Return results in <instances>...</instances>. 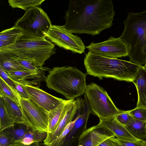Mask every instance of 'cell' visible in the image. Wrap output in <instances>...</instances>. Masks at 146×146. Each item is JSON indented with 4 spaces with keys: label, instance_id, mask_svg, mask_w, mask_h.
<instances>
[{
    "label": "cell",
    "instance_id": "cell-1",
    "mask_svg": "<svg viewBox=\"0 0 146 146\" xmlns=\"http://www.w3.org/2000/svg\"><path fill=\"white\" fill-rule=\"evenodd\" d=\"M65 27L72 33L94 36L110 28L115 15L112 0H71Z\"/></svg>",
    "mask_w": 146,
    "mask_h": 146
},
{
    "label": "cell",
    "instance_id": "cell-2",
    "mask_svg": "<svg viewBox=\"0 0 146 146\" xmlns=\"http://www.w3.org/2000/svg\"><path fill=\"white\" fill-rule=\"evenodd\" d=\"M84 64L87 74L102 79L112 78L132 82L141 66L130 61L98 55L90 51L85 54Z\"/></svg>",
    "mask_w": 146,
    "mask_h": 146
},
{
    "label": "cell",
    "instance_id": "cell-3",
    "mask_svg": "<svg viewBox=\"0 0 146 146\" xmlns=\"http://www.w3.org/2000/svg\"><path fill=\"white\" fill-rule=\"evenodd\" d=\"M124 29L119 37L125 44L130 62L140 66L146 62V10L129 12L123 21Z\"/></svg>",
    "mask_w": 146,
    "mask_h": 146
},
{
    "label": "cell",
    "instance_id": "cell-4",
    "mask_svg": "<svg viewBox=\"0 0 146 146\" xmlns=\"http://www.w3.org/2000/svg\"><path fill=\"white\" fill-rule=\"evenodd\" d=\"M86 74L71 66L56 67L49 71L46 86L63 95L68 100H75L84 94Z\"/></svg>",
    "mask_w": 146,
    "mask_h": 146
},
{
    "label": "cell",
    "instance_id": "cell-5",
    "mask_svg": "<svg viewBox=\"0 0 146 146\" xmlns=\"http://www.w3.org/2000/svg\"><path fill=\"white\" fill-rule=\"evenodd\" d=\"M56 50L55 44L45 37L24 33L15 43L0 48V53L11 54L43 66L46 61L55 53Z\"/></svg>",
    "mask_w": 146,
    "mask_h": 146
},
{
    "label": "cell",
    "instance_id": "cell-6",
    "mask_svg": "<svg viewBox=\"0 0 146 146\" xmlns=\"http://www.w3.org/2000/svg\"><path fill=\"white\" fill-rule=\"evenodd\" d=\"M84 94L92 113L100 120L115 117L121 111L116 107L106 91L96 84L87 85Z\"/></svg>",
    "mask_w": 146,
    "mask_h": 146
},
{
    "label": "cell",
    "instance_id": "cell-7",
    "mask_svg": "<svg viewBox=\"0 0 146 146\" xmlns=\"http://www.w3.org/2000/svg\"><path fill=\"white\" fill-rule=\"evenodd\" d=\"M52 25L46 13L41 8L35 7L26 11L24 15L17 20L14 26L21 29L24 34L45 37V34Z\"/></svg>",
    "mask_w": 146,
    "mask_h": 146
},
{
    "label": "cell",
    "instance_id": "cell-8",
    "mask_svg": "<svg viewBox=\"0 0 146 146\" xmlns=\"http://www.w3.org/2000/svg\"><path fill=\"white\" fill-rule=\"evenodd\" d=\"M45 37L54 44L74 53L84 52L86 47L81 38L73 35L64 25H52Z\"/></svg>",
    "mask_w": 146,
    "mask_h": 146
},
{
    "label": "cell",
    "instance_id": "cell-9",
    "mask_svg": "<svg viewBox=\"0 0 146 146\" xmlns=\"http://www.w3.org/2000/svg\"><path fill=\"white\" fill-rule=\"evenodd\" d=\"M20 107L27 126L34 130L47 132L48 112L31 99L19 97Z\"/></svg>",
    "mask_w": 146,
    "mask_h": 146
},
{
    "label": "cell",
    "instance_id": "cell-10",
    "mask_svg": "<svg viewBox=\"0 0 146 146\" xmlns=\"http://www.w3.org/2000/svg\"><path fill=\"white\" fill-rule=\"evenodd\" d=\"M86 48L93 53L108 58H117L128 55L125 44L119 37L111 36L102 42H92Z\"/></svg>",
    "mask_w": 146,
    "mask_h": 146
},
{
    "label": "cell",
    "instance_id": "cell-11",
    "mask_svg": "<svg viewBox=\"0 0 146 146\" xmlns=\"http://www.w3.org/2000/svg\"><path fill=\"white\" fill-rule=\"evenodd\" d=\"M115 137L114 133L99 122L84 130L78 138V145L98 146L107 139Z\"/></svg>",
    "mask_w": 146,
    "mask_h": 146
},
{
    "label": "cell",
    "instance_id": "cell-12",
    "mask_svg": "<svg viewBox=\"0 0 146 146\" xmlns=\"http://www.w3.org/2000/svg\"><path fill=\"white\" fill-rule=\"evenodd\" d=\"M23 86L30 99L48 112L56 108L65 100L53 96L39 88Z\"/></svg>",
    "mask_w": 146,
    "mask_h": 146
},
{
    "label": "cell",
    "instance_id": "cell-13",
    "mask_svg": "<svg viewBox=\"0 0 146 146\" xmlns=\"http://www.w3.org/2000/svg\"><path fill=\"white\" fill-rule=\"evenodd\" d=\"M83 100L79 97L72 100L65 114L58 126L51 133H47L46 138L43 141L44 145L48 146L57 138L62 132L66 126L72 121L78 110L83 104Z\"/></svg>",
    "mask_w": 146,
    "mask_h": 146
},
{
    "label": "cell",
    "instance_id": "cell-14",
    "mask_svg": "<svg viewBox=\"0 0 146 146\" xmlns=\"http://www.w3.org/2000/svg\"><path fill=\"white\" fill-rule=\"evenodd\" d=\"M7 73L10 78L15 82L23 85L38 88L40 86V82L45 81L47 78L45 74L30 70H17Z\"/></svg>",
    "mask_w": 146,
    "mask_h": 146
},
{
    "label": "cell",
    "instance_id": "cell-15",
    "mask_svg": "<svg viewBox=\"0 0 146 146\" xmlns=\"http://www.w3.org/2000/svg\"><path fill=\"white\" fill-rule=\"evenodd\" d=\"M99 122L114 133L116 138L134 141L141 140L133 136L115 117L100 120Z\"/></svg>",
    "mask_w": 146,
    "mask_h": 146
},
{
    "label": "cell",
    "instance_id": "cell-16",
    "mask_svg": "<svg viewBox=\"0 0 146 146\" xmlns=\"http://www.w3.org/2000/svg\"><path fill=\"white\" fill-rule=\"evenodd\" d=\"M72 100H65L56 108L48 111L47 133H52L56 129L65 114Z\"/></svg>",
    "mask_w": 146,
    "mask_h": 146
},
{
    "label": "cell",
    "instance_id": "cell-17",
    "mask_svg": "<svg viewBox=\"0 0 146 146\" xmlns=\"http://www.w3.org/2000/svg\"><path fill=\"white\" fill-rule=\"evenodd\" d=\"M135 85L138 94L136 107L146 108V68L141 66L132 82Z\"/></svg>",
    "mask_w": 146,
    "mask_h": 146
},
{
    "label": "cell",
    "instance_id": "cell-18",
    "mask_svg": "<svg viewBox=\"0 0 146 146\" xmlns=\"http://www.w3.org/2000/svg\"><path fill=\"white\" fill-rule=\"evenodd\" d=\"M1 97L6 109L15 122L19 124H24L27 126L20 106L7 97Z\"/></svg>",
    "mask_w": 146,
    "mask_h": 146
},
{
    "label": "cell",
    "instance_id": "cell-19",
    "mask_svg": "<svg viewBox=\"0 0 146 146\" xmlns=\"http://www.w3.org/2000/svg\"><path fill=\"white\" fill-rule=\"evenodd\" d=\"M23 35L22 31L15 26L3 30L0 33V48L15 43L18 39Z\"/></svg>",
    "mask_w": 146,
    "mask_h": 146
},
{
    "label": "cell",
    "instance_id": "cell-20",
    "mask_svg": "<svg viewBox=\"0 0 146 146\" xmlns=\"http://www.w3.org/2000/svg\"><path fill=\"white\" fill-rule=\"evenodd\" d=\"M83 110L81 114L79 113L77 115V118L76 121L72 129L68 134L69 138L72 137L77 131L81 127L84 126V130L86 128V124L90 114L92 111L86 97L84 94L83 99Z\"/></svg>",
    "mask_w": 146,
    "mask_h": 146
},
{
    "label": "cell",
    "instance_id": "cell-21",
    "mask_svg": "<svg viewBox=\"0 0 146 146\" xmlns=\"http://www.w3.org/2000/svg\"><path fill=\"white\" fill-rule=\"evenodd\" d=\"M0 67L7 72L17 70H29L23 66L10 53H0Z\"/></svg>",
    "mask_w": 146,
    "mask_h": 146
},
{
    "label": "cell",
    "instance_id": "cell-22",
    "mask_svg": "<svg viewBox=\"0 0 146 146\" xmlns=\"http://www.w3.org/2000/svg\"><path fill=\"white\" fill-rule=\"evenodd\" d=\"M133 136L140 140L146 139V122L133 119L125 126Z\"/></svg>",
    "mask_w": 146,
    "mask_h": 146
},
{
    "label": "cell",
    "instance_id": "cell-23",
    "mask_svg": "<svg viewBox=\"0 0 146 146\" xmlns=\"http://www.w3.org/2000/svg\"><path fill=\"white\" fill-rule=\"evenodd\" d=\"M15 124L13 126L3 131L14 143L19 142L22 139L29 127L24 124Z\"/></svg>",
    "mask_w": 146,
    "mask_h": 146
},
{
    "label": "cell",
    "instance_id": "cell-24",
    "mask_svg": "<svg viewBox=\"0 0 146 146\" xmlns=\"http://www.w3.org/2000/svg\"><path fill=\"white\" fill-rule=\"evenodd\" d=\"M15 123L10 116L0 97V131L13 126Z\"/></svg>",
    "mask_w": 146,
    "mask_h": 146
},
{
    "label": "cell",
    "instance_id": "cell-25",
    "mask_svg": "<svg viewBox=\"0 0 146 146\" xmlns=\"http://www.w3.org/2000/svg\"><path fill=\"white\" fill-rule=\"evenodd\" d=\"M47 133L41 132L33 130L29 127L22 139L19 142L25 145L43 141L46 138Z\"/></svg>",
    "mask_w": 146,
    "mask_h": 146
},
{
    "label": "cell",
    "instance_id": "cell-26",
    "mask_svg": "<svg viewBox=\"0 0 146 146\" xmlns=\"http://www.w3.org/2000/svg\"><path fill=\"white\" fill-rule=\"evenodd\" d=\"M45 0H9V5L13 8H17L25 11L31 8L38 7Z\"/></svg>",
    "mask_w": 146,
    "mask_h": 146
},
{
    "label": "cell",
    "instance_id": "cell-27",
    "mask_svg": "<svg viewBox=\"0 0 146 146\" xmlns=\"http://www.w3.org/2000/svg\"><path fill=\"white\" fill-rule=\"evenodd\" d=\"M0 97H6L20 106L19 97L15 91L0 78Z\"/></svg>",
    "mask_w": 146,
    "mask_h": 146
},
{
    "label": "cell",
    "instance_id": "cell-28",
    "mask_svg": "<svg viewBox=\"0 0 146 146\" xmlns=\"http://www.w3.org/2000/svg\"><path fill=\"white\" fill-rule=\"evenodd\" d=\"M14 55L17 61L24 67L29 70L36 72L42 74H45V71H49L51 70L49 68L43 67L33 61L21 59Z\"/></svg>",
    "mask_w": 146,
    "mask_h": 146
},
{
    "label": "cell",
    "instance_id": "cell-29",
    "mask_svg": "<svg viewBox=\"0 0 146 146\" xmlns=\"http://www.w3.org/2000/svg\"><path fill=\"white\" fill-rule=\"evenodd\" d=\"M77 118V116L74 119L69 123L65 127L59 136L48 146H62L65 142L67 135L73 127L74 123Z\"/></svg>",
    "mask_w": 146,
    "mask_h": 146
},
{
    "label": "cell",
    "instance_id": "cell-30",
    "mask_svg": "<svg viewBox=\"0 0 146 146\" xmlns=\"http://www.w3.org/2000/svg\"><path fill=\"white\" fill-rule=\"evenodd\" d=\"M128 111L133 118L146 122V108L136 107Z\"/></svg>",
    "mask_w": 146,
    "mask_h": 146
},
{
    "label": "cell",
    "instance_id": "cell-31",
    "mask_svg": "<svg viewBox=\"0 0 146 146\" xmlns=\"http://www.w3.org/2000/svg\"><path fill=\"white\" fill-rule=\"evenodd\" d=\"M116 120L124 126L128 124L133 119L128 111L121 110L115 116Z\"/></svg>",
    "mask_w": 146,
    "mask_h": 146
},
{
    "label": "cell",
    "instance_id": "cell-32",
    "mask_svg": "<svg viewBox=\"0 0 146 146\" xmlns=\"http://www.w3.org/2000/svg\"><path fill=\"white\" fill-rule=\"evenodd\" d=\"M120 146H146V141H132L116 138Z\"/></svg>",
    "mask_w": 146,
    "mask_h": 146
},
{
    "label": "cell",
    "instance_id": "cell-33",
    "mask_svg": "<svg viewBox=\"0 0 146 146\" xmlns=\"http://www.w3.org/2000/svg\"><path fill=\"white\" fill-rule=\"evenodd\" d=\"M0 78H1L17 93L15 89V82L10 78L7 72L1 67H0Z\"/></svg>",
    "mask_w": 146,
    "mask_h": 146
},
{
    "label": "cell",
    "instance_id": "cell-34",
    "mask_svg": "<svg viewBox=\"0 0 146 146\" xmlns=\"http://www.w3.org/2000/svg\"><path fill=\"white\" fill-rule=\"evenodd\" d=\"M15 89L19 96L25 99H30L29 95L23 85L15 82Z\"/></svg>",
    "mask_w": 146,
    "mask_h": 146
},
{
    "label": "cell",
    "instance_id": "cell-35",
    "mask_svg": "<svg viewBox=\"0 0 146 146\" xmlns=\"http://www.w3.org/2000/svg\"><path fill=\"white\" fill-rule=\"evenodd\" d=\"M14 143L13 139L3 131H0V146H9Z\"/></svg>",
    "mask_w": 146,
    "mask_h": 146
},
{
    "label": "cell",
    "instance_id": "cell-36",
    "mask_svg": "<svg viewBox=\"0 0 146 146\" xmlns=\"http://www.w3.org/2000/svg\"><path fill=\"white\" fill-rule=\"evenodd\" d=\"M98 146H120L116 137H111L107 139Z\"/></svg>",
    "mask_w": 146,
    "mask_h": 146
},
{
    "label": "cell",
    "instance_id": "cell-37",
    "mask_svg": "<svg viewBox=\"0 0 146 146\" xmlns=\"http://www.w3.org/2000/svg\"><path fill=\"white\" fill-rule=\"evenodd\" d=\"M9 146H40L39 143L35 142L28 145H25L21 142L14 143Z\"/></svg>",
    "mask_w": 146,
    "mask_h": 146
},
{
    "label": "cell",
    "instance_id": "cell-38",
    "mask_svg": "<svg viewBox=\"0 0 146 146\" xmlns=\"http://www.w3.org/2000/svg\"><path fill=\"white\" fill-rule=\"evenodd\" d=\"M144 67L146 68V62L145 64Z\"/></svg>",
    "mask_w": 146,
    "mask_h": 146
},
{
    "label": "cell",
    "instance_id": "cell-39",
    "mask_svg": "<svg viewBox=\"0 0 146 146\" xmlns=\"http://www.w3.org/2000/svg\"><path fill=\"white\" fill-rule=\"evenodd\" d=\"M78 146H83L82 145H78Z\"/></svg>",
    "mask_w": 146,
    "mask_h": 146
}]
</instances>
